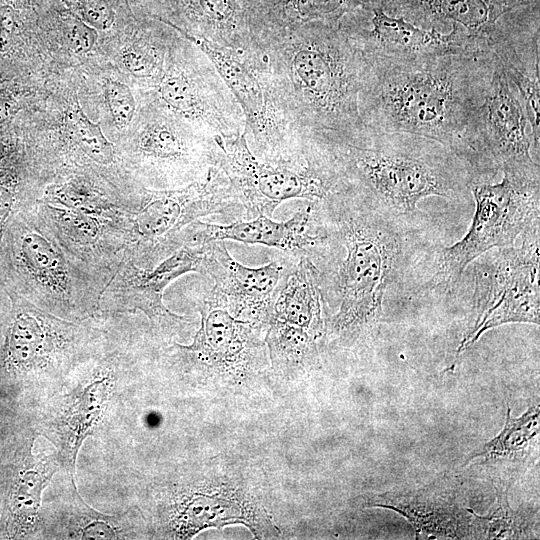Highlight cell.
Instances as JSON below:
<instances>
[{"mask_svg":"<svg viewBox=\"0 0 540 540\" xmlns=\"http://www.w3.org/2000/svg\"><path fill=\"white\" fill-rule=\"evenodd\" d=\"M249 36V49L261 60L276 100L307 154L366 129L360 94L371 62L340 21Z\"/></svg>","mask_w":540,"mask_h":540,"instance_id":"1","label":"cell"},{"mask_svg":"<svg viewBox=\"0 0 540 540\" xmlns=\"http://www.w3.org/2000/svg\"><path fill=\"white\" fill-rule=\"evenodd\" d=\"M490 52L411 61L370 60L360 94L365 127L437 141L465 163L475 183L493 179L497 172L484 156L477 133L480 91Z\"/></svg>","mask_w":540,"mask_h":540,"instance_id":"2","label":"cell"},{"mask_svg":"<svg viewBox=\"0 0 540 540\" xmlns=\"http://www.w3.org/2000/svg\"><path fill=\"white\" fill-rule=\"evenodd\" d=\"M313 213L325 238L304 255L318 271L325 305L336 308L326 335L351 344L381 321L387 288L407 254L406 225L376 208L350 183Z\"/></svg>","mask_w":540,"mask_h":540,"instance_id":"3","label":"cell"},{"mask_svg":"<svg viewBox=\"0 0 540 540\" xmlns=\"http://www.w3.org/2000/svg\"><path fill=\"white\" fill-rule=\"evenodd\" d=\"M346 180L369 202L407 225L421 200L466 196L474 178L465 163L441 143L407 133L365 129L329 146Z\"/></svg>","mask_w":540,"mask_h":540,"instance_id":"4","label":"cell"},{"mask_svg":"<svg viewBox=\"0 0 540 540\" xmlns=\"http://www.w3.org/2000/svg\"><path fill=\"white\" fill-rule=\"evenodd\" d=\"M0 282L6 292L70 321L95 317L105 288L65 252L34 204L19 211L5 229Z\"/></svg>","mask_w":540,"mask_h":540,"instance_id":"5","label":"cell"},{"mask_svg":"<svg viewBox=\"0 0 540 540\" xmlns=\"http://www.w3.org/2000/svg\"><path fill=\"white\" fill-rule=\"evenodd\" d=\"M215 214L245 219L243 206L218 166L182 187H143L132 213V239L123 261L154 268L186 244L191 223Z\"/></svg>","mask_w":540,"mask_h":540,"instance_id":"6","label":"cell"},{"mask_svg":"<svg viewBox=\"0 0 540 540\" xmlns=\"http://www.w3.org/2000/svg\"><path fill=\"white\" fill-rule=\"evenodd\" d=\"M220 150L218 167L227 176L245 211V219L272 218L284 201H322L341 190L347 180L328 147L317 149L301 166L273 165L256 158L245 133L236 137L214 136Z\"/></svg>","mask_w":540,"mask_h":540,"instance_id":"7","label":"cell"},{"mask_svg":"<svg viewBox=\"0 0 540 540\" xmlns=\"http://www.w3.org/2000/svg\"><path fill=\"white\" fill-rule=\"evenodd\" d=\"M470 191L475 200L471 225L461 240L436 253L432 288L451 289L477 258L514 246L517 238L539 228L540 183L503 175L499 183H474Z\"/></svg>","mask_w":540,"mask_h":540,"instance_id":"8","label":"cell"},{"mask_svg":"<svg viewBox=\"0 0 540 540\" xmlns=\"http://www.w3.org/2000/svg\"><path fill=\"white\" fill-rule=\"evenodd\" d=\"M180 34L205 53L235 97L244 116V133L254 156L273 165H304L309 156L290 128L256 53L251 49L236 50Z\"/></svg>","mask_w":540,"mask_h":540,"instance_id":"9","label":"cell"},{"mask_svg":"<svg viewBox=\"0 0 540 540\" xmlns=\"http://www.w3.org/2000/svg\"><path fill=\"white\" fill-rule=\"evenodd\" d=\"M521 238L520 246L491 250L489 257L475 265L473 321L460 341L455 360L492 328L508 323L539 325V228Z\"/></svg>","mask_w":540,"mask_h":540,"instance_id":"10","label":"cell"},{"mask_svg":"<svg viewBox=\"0 0 540 540\" xmlns=\"http://www.w3.org/2000/svg\"><path fill=\"white\" fill-rule=\"evenodd\" d=\"M147 116L126 150L136 182L151 189H173L218 166L220 150L214 136L167 108Z\"/></svg>","mask_w":540,"mask_h":540,"instance_id":"11","label":"cell"},{"mask_svg":"<svg viewBox=\"0 0 540 540\" xmlns=\"http://www.w3.org/2000/svg\"><path fill=\"white\" fill-rule=\"evenodd\" d=\"M156 88L165 108L212 136L229 138L244 133L238 102L211 60L189 40L168 47Z\"/></svg>","mask_w":540,"mask_h":540,"instance_id":"12","label":"cell"},{"mask_svg":"<svg viewBox=\"0 0 540 540\" xmlns=\"http://www.w3.org/2000/svg\"><path fill=\"white\" fill-rule=\"evenodd\" d=\"M197 308L201 322L192 343L173 342L167 348L176 364L225 382L246 381L265 370L263 330L236 319L212 297L200 300Z\"/></svg>","mask_w":540,"mask_h":540,"instance_id":"13","label":"cell"},{"mask_svg":"<svg viewBox=\"0 0 540 540\" xmlns=\"http://www.w3.org/2000/svg\"><path fill=\"white\" fill-rule=\"evenodd\" d=\"M477 133L483 154L497 172L524 182L540 183L539 162L533 158V138L526 112L492 50L484 67Z\"/></svg>","mask_w":540,"mask_h":540,"instance_id":"14","label":"cell"},{"mask_svg":"<svg viewBox=\"0 0 540 540\" xmlns=\"http://www.w3.org/2000/svg\"><path fill=\"white\" fill-rule=\"evenodd\" d=\"M34 208L60 246L104 287L132 239V212H96L37 200Z\"/></svg>","mask_w":540,"mask_h":540,"instance_id":"15","label":"cell"},{"mask_svg":"<svg viewBox=\"0 0 540 540\" xmlns=\"http://www.w3.org/2000/svg\"><path fill=\"white\" fill-rule=\"evenodd\" d=\"M340 21L369 60L411 61L488 50L484 42L459 28L447 33L425 29L382 6L358 9Z\"/></svg>","mask_w":540,"mask_h":540,"instance_id":"16","label":"cell"},{"mask_svg":"<svg viewBox=\"0 0 540 540\" xmlns=\"http://www.w3.org/2000/svg\"><path fill=\"white\" fill-rule=\"evenodd\" d=\"M205 245H184L152 269L123 261L104 288L97 314L145 315L152 330L171 334L190 324V319L173 313L163 303L167 286L189 272L202 274ZM96 314V315H97Z\"/></svg>","mask_w":540,"mask_h":540,"instance_id":"17","label":"cell"},{"mask_svg":"<svg viewBox=\"0 0 540 540\" xmlns=\"http://www.w3.org/2000/svg\"><path fill=\"white\" fill-rule=\"evenodd\" d=\"M177 505L174 535L190 539L207 528L246 526L256 539L279 538L281 533L260 497L238 477L212 475Z\"/></svg>","mask_w":540,"mask_h":540,"instance_id":"18","label":"cell"},{"mask_svg":"<svg viewBox=\"0 0 540 540\" xmlns=\"http://www.w3.org/2000/svg\"><path fill=\"white\" fill-rule=\"evenodd\" d=\"M4 357L18 370L44 369L65 357L78 354L97 334L95 328L60 318L35 306L14 292Z\"/></svg>","mask_w":540,"mask_h":540,"instance_id":"19","label":"cell"},{"mask_svg":"<svg viewBox=\"0 0 540 540\" xmlns=\"http://www.w3.org/2000/svg\"><path fill=\"white\" fill-rule=\"evenodd\" d=\"M288 254L260 267H248L232 257L225 241H213L205 244L202 275L214 281L213 299L236 319L264 331L275 293L291 262Z\"/></svg>","mask_w":540,"mask_h":540,"instance_id":"20","label":"cell"},{"mask_svg":"<svg viewBox=\"0 0 540 540\" xmlns=\"http://www.w3.org/2000/svg\"><path fill=\"white\" fill-rule=\"evenodd\" d=\"M539 5L528 16L497 23L490 49L499 59L526 112L533 138V152L539 160L540 74Z\"/></svg>","mask_w":540,"mask_h":540,"instance_id":"21","label":"cell"},{"mask_svg":"<svg viewBox=\"0 0 540 540\" xmlns=\"http://www.w3.org/2000/svg\"><path fill=\"white\" fill-rule=\"evenodd\" d=\"M366 507L395 511L413 527L416 539H471L472 513L451 486L429 484L368 496Z\"/></svg>","mask_w":540,"mask_h":540,"instance_id":"22","label":"cell"},{"mask_svg":"<svg viewBox=\"0 0 540 540\" xmlns=\"http://www.w3.org/2000/svg\"><path fill=\"white\" fill-rule=\"evenodd\" d=\"M324 233L312 218V202L307 201L286 221H274L265 215L239 219L229 224L197 220L190 224L186 244L203 246L213 241L232 240L280 249L286 253L305 254L324 241Z\"/></svg>","mask_w":540,"mask_h":540,"instance_id":"23","label":"cell"},{"mask_svg":"<svg viewBox=\"0 0 540 540\" xmlns=\"http://www.w3.org/2000/svg\"><path fill=\"white\" fill-rule=\"evenodd\" d=\"M536 4L539 0H392L390 13L442 33L447 28H459L490 47L501 17Z\"/></svg>","mask_w":540,"mask_h":540,"instance_id":"24","label":"cell"},{"mask_svg":"<svg viewBox=\"0 0 540 540\" xmlns=\"http://www.w3.org/2000/svg\"><path fill=\"white\" fill-rule=\"evenodd\" d=\"M390 0H240L249 34L272 33L310 22H339L358 9Z\"/></svg>","mask_w":540,"mask_h":540,"instance_id":"25","label":"cell"},{"mask_svg":"<svg viewBox=\"0 0 540 540\" xmlns=\"http://www.w3.org/2000/svg\"><path fill=\"white\" fill-rule=\"evenodd\" d=\"M182 15L186 27L179 33L213 43L248 50L250 36L244 9L238 0H171Z\"/></svg>","mask_w":540,"mask_h":540,"instance_id":"26","label":"cell"},{"mask_svg":"<svg viewBox=\"0 0 540 540\" xmlns=\"http://www.w3.org/2000/svg\"><path fill=\"white\" fill-rule=\"evenodd\" d=\"M265 344L272 370L281 376H296L318 361L319 340L288 323L270 320Z\"/></svg>","mask_w":540,"mask_h":540,"instance_id":"27","label":"cell"},{"mask_svg":"<svg viewBox=\"0 0 540 540\" xmlns=\"http://www.w3.org/2000/svg\"><path fill=\"white\" fill-rule=\"evenodd\" d=\"M540 432L539 405L529 407L521 416L513 417L507 408L502 430L471 453L467 462L477 458L492 460H521L527 457L538 443Z\"/></svg>","mask_w":540,"mask_h":540,"instance_id":"28","label":"cell"},{"mask_svg":"<svg viewBox=\"0 0 540 540\" xmlns=\"http://www.w3.org/2000/svg\"><path fill=\"white\" fill-rule=\"evenodd\" d=\"M111 379L107 375L89 384L64 416V454L71 473L75 471L78 450L93 426L100 420L109 397Z\"/></svg>","mask_w":540,"mask_h":540,"instance_id":"29","label":"cell"},{"mask_svg":"<svg viewBox=\"0 0 540 540\" xmlns=\"http://www.w3.org/2000/svg\"><path fill=\"white\" fill-rule=\"evenodd\" d=\"M472 539L528 538L530 523L526 512L513 510L506 497L500 495L487 515H478L472 508Z\"/></svg>","mask_w":540,"mask_h":540,"instance_id":"30","label":"cell"},{"mask_svg":"<svg viewBox=\"0 0 540 540\" xmlns=\"http://www.w3.org/2000/svg\"><path fill=\"white\" fill-rule=\"evenodd\" d=\"M167 49L159 41L138 40L123 51V64L134 77L150 81L157 87L164 70Z\"/></svg>","mask_w":540,"mask_h":540,"instance_id":"31","label":"cell"},{"mask_svg":"<svg viewBox=\"0 0 540 540\" xmlns=\"http://www.w3.org/2000/svg\"><path fill=\"white\" fill-rule=\"evenodd\" d=\"M52 474L53 471L31 470L21 477L12 498V509L19 518L28 519L37 513L42 490Z\"/></svg>","mask_w":540,"mask_h":540,"instance_id":"32","label":"cell"},{"mask_svg":"<svg viewBox=\"0 0 540 540\" xmlns=\"http://www.w3.org/2000/svg\"><path fill=\"white\" fill-rule=\"evenodd\" d=\"M105 98L115 125L127 127L136 111V101L131 89L117 80H108L104 87Z\"/></svg>","mask_w":540,"mask_h":540,"instance_id":"33","label":"cell"},{"mask_svg":"<svg viewBox=\"0 0 540 540\" xmlns=\"http://www.w3.org/2000/svg\"><path fill=\"white\" fill-rule=\"evenodd\" d=\"M85 23L96 30H107L115 20V12L108 0H78Z\"/></svg>","mask_w":540,"mask_h":540,"instance_id":"34","label":"cell"},{"mask_svg":"<svg viewBox=\"0 0 540 540\" xmlns=\"http://www.w3.org/2000/svg\"><path fill=\"white\" fill-rule=\"evenodd\" d=\"M65 34L70 49L76 54L90 52L98 37L96 29L78 19L67 22Z\"/></svg>","mask_w":540,"mask_h":540,"instance_id":"35","label":"cell"},{"mask_svg":"<svg viewBox=\"0 0 540 540\" xmlns=\"http://www.w3.org/2000/svg\"><path fill=\"white\" fill-rule=\"evenodd\" d=\"M13 31V12L10 9L4 10L0 16V50L5 51L8 48Z\"/></svg>","mask_w":540,"mask_h":540,"instance_id":"36","label":"cell"},{"mask_svg":"<svg viewBox=\"0 0 540 540\" xmlns=\"http://www.w3.org/2000/svg\"><path fill=\"white\" fill-rule=\"evenodd\" d=\"M84 536L88 539H107L113 538L115 533L106 524L102 522H95L85 529Z\"/></svg>","mask_w":540,"mask_h":540,"instance_id":"37","label":"cell"},{"mask_svg":"<svg viewBox=\"0 0 540 540\" xmlns=\"http://www.w3.org/2000/svg\"><path fill=\"white\" fill-rule=\"evenodd\" d=\"M11 106L6 101L0 100V125L3 124L10 116Z\"/></svg>","mask_w":540,"mask_h":540,"instance_id":"38","label":"cell"},{"mask_svg":"<svg viewBox=\"0 0 540 540\" xmlns=\"http://www.w3.org/2000/svg\"><path fill=\"white\" fill-rule=\"evenodd\" d=\"M3 150H4L3 145L0 143V159L3 156Z\"/></svg>","mask_w":540,"mask_h":540,"instance_id":"39","label":"cell"},{"mask_svg":"<svg viewBox=\"0 0 540 540\" xmlns=\"http://www.w3.org/2000/svg\"><path fill=\"white\" fill-rule=\"evenodd\" d=\"M1 296V295H0Z\"/></svg>","mask_w":540,"mask_h":540,"instance_id":"40","label":"cell"}]
</instances>
